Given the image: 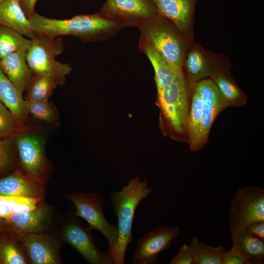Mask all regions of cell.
<instances>
[{"mask_svg": "<svg viewBox=\"0 0 264 264\" xmlns=\"http://www.w3.org/2000/svg\"><path fill=\"white\" fill-rule=\"evenodd\" d=\"M29 20L31 29L36 35L49 38L72 36L84 42L108 40L123 27L98 13L60 20L35 12Z\"/></svg>", "mask_w": 264, "mask_h": 264, "instance_id": "obj_1", "label": "cell"}, {"mask_svg": "<svg viewBox=\"0 0 264 264\" xmlns=\"http://www.w3.org/2000/svg\"><path fill=\"white\" fill-rule=\"evenodd\" d=\"M151 192L147 180L141 181L138 176H135L124 185L121 191L114 192L110 195L114 214L118 219L119 231L115 264L124 263L127 248L133 240L132 228L136 209Z\"/></svg>", "mask_w": 264, "mask_h": 264, "instance_id": "obj_2", "label": "cell"}, {"mask_svg": "<svg viewBox=\"0 0 264 264\" xmlns=\"http://www.w3.org/2000/svg\"><path fill=\"white\" fill-rule=\"evenodd\" d=\"M160 123L164 132L172 136L187 131L189 115L188 85L183 69L176 70L171 85L157 94Z\"/></svg>", "mask_w": 264, "mask_h": 264, "instance_id": "obj_3", "label": "cell"}, {"mask_svg": "<svg viewBox=\"0 0 264 264\" xmlns=\"http://www.w3.org/2000/svg\"><path fill=\"white\" fill-rule=\"evenodd\" d=\"M144 38L174 69H182L185 45L179 30L159 14L139 27Z\"/></svg>", "mask_w": 264, "mask_h": 264, "instance_id": "obj_4", "label": "cell"}, {"mask_svg": "<svg viewBox=\"0 0 264 264\" xmlns=\"http://www.w3.org/2000/svg\"><path fill=\"white\" fill-rule=\"evenodd\" d=\"M26 50V60L33 74L51 77L58 85H64L72 70L70 66L57 61L55 58L65 48L62 38H49L36 35Z\"/></svg>", "mask_w": 264, "mask_h": 264, "instance_id": "obj_5", "label": "cell"}, {"mask_svg": "<svg viewBox=\"0 0 264 264\" xmlns=\"http://www.w3.org/2000/svg\"><path fill=\"white\" fill-rule=\"evenodd\" d=\"M264 221V189L243 187L236 192L229 207L228 225L232 242L250 224Z\"/></svg>", "mask_w": 264, "mask_h": 264, "instance_id": "obj_6", "label": "cell"}, {"mask_svg": "<svg viewBox=\"0 0 264 264\" xmlns=\"http://www.w3.org/2000/svg\"><path fill=\"white\" fill-rule=\"evenodd\" d=\"M66 197L74 204L76 217L84 219L89 228L97 230L106 238L108 251L114 260L119 241L118 228L117 224H111L105 218L103 211L105 200L102 195L98 193L70 192Z\"/></svg>", "mask_w": 264, "mask_h": 264, "instance_id": "obj_7", "label": "cell"}, {"mask_svg": "<svg viewBox=\"0 0 264 264\" xmlns=\"http://www.w3.org/2000/svg\"><path fill=\"white\" fill-rule=\"evenodd\" d=\"M98 13L123 27L138 28L158 14L152 0H106Z\"/></svg>", "mask_w": 264, "mask_h": 264, "instance_id": "obj_8", "label": "cell"}, {"mask_svg": "<svg viewBox=\"0 0 264 264\" xmlns=\"http://www.w3.org/2000/svg\"><path fill=\"white\" fill-rule=\"evenodd\" d=\"M91 229L84 228L76 219V216L70 215L62 230L64 242L75 250L91 264H115L114 260L109 251H102L96 245L91 232Z\"/></svg>", "mask_w": 264, "mask_h": 264, "instance_id": "obj_9", "label": "cell"}, {"mask_svg": "<svg viewBox=\"0 0 264 264\" xmlns=\"http://www.w3.org/2000/svg\"><path fill=\"white\" fill-rule=\"evenodd\" d=\"M180 234L177 225L161 226L147 232L137 241L132 256L133 264H153L158 255L169 249L174 240Z\"/></svg>", "mask_w": 264, "mask_h": 264, "instance_id": "obj_10", "label": "cell"}, {"mask_svg": "<svg viewBox=\"0 0 264 264\" xmlns=\"http://www.w3.org/2000/svg\"><path fill=\"white\" fill-rule=\"evenodd\" d=\"M23 132L14 137L21 165L27 175L43 182L46 162L42 141L37 135Z\"/></svg>", "mask_w": 264, "mask_h": 264, "instance_id": "obj_11", "label": "cell"}, {"mask_svg": "<svg viewBox=\"0 0 264 264\" xmlns=\"http://www.w3.org/2000/svg\"><path fill=\"white\" fill-rule=\"evenodd\" d=\"M195 88L203 101L202 119L200 134V144L202 148L207 141L215 118L228 106L212 79L201 80L196 83Z\"/></svg>", "mask_w": 264, "mask_h": 264, "instance_id": "obj_12", "label": "cell"}, {"mask_svg": "<svg viewBox=\"0 0 264 264\" xmlns=\"http://www.w3.org/2000/svg\"><path fill=\"white\" fill-rule=\"evenodd\" d=\"M33 264H58L61 261L57 241L41 232L18 237Z\"/></svg>", "mask_w": 264, "mask_h": 264, "instance_id": "obj_13", "label": "cell"}, {"mask_svg": "<svg viewBox=\"0 0 264 264\" xmlns=\"http://www.w3.org/2000/svg\"><path fill=\"white\" fill-rule=\"evenodd\" d=\"M158 14L169 21L183 34L191 25L197 0H152Z\"/></svg>", "mask_w": 264, "mask_h": 264, "instance_id": "obj_14", "label": "cell"}, {"mask_svg": "<svg viewBox=\"0 0 264 264\" xmlns=\"http://www.w3.org/2000/svg\"><path fill=\"white\" fill-rule=\"evenodd\" d=\"M0 68L22 95L27 89L33 75L27 62L26 50H19L0 59Z\"/></svg>", "mask_w": 264, "mask_h": 264, "instance_id": "obj_15", "label": "cell"}, {"mask_svg": "<svg viewBox=\"0 0 264 264\" xmlns=\"http://www.w3.org/2000/svg\"><path fill=\"white\" fill-rule=\"evenodd\" d=\"M42 183L20 170H16L9 176L0 178V194L42 198L44 193Z\"/></svg>", "mask_w": 264, "mask_h": 264, "instance_id": "obj_16", "label": "cell"}, {"mask_svg": "<svg viewBox=\"0 0 264 264\" xmlns=\"http://www.w3.org/2000/svg\"><path fill=\"white\" fill-rule=\"evenodd\" d=\"M48 207L41 204L29 212L13 214L3 219L13 233L18 237L41 232L49 219Z\"/></svg>", "mask_w": 264, "mask_h": 264, "instance_id": "obj_17", "label": "cell"}, {"mask_svg": "<svg viewBox=\"0 0 264 264\" xmlns=\"http://www.w3.org/2000/svg\"><path fill=\"white\" fill-rule=\"evenodd\" d=\"M0 102L12 113L20 127L25 129L28 113L26 100L0 68Z\"/></svg>", "mask_w": 264, "mask_h": 264, "instance_id": "obj_18", "label": "cell"}, {"mask_svg": "<svg viewBox=\"0 0 264 264\" xmlns=\"http://www.w3.org/2000/svg\"><path fill=\"white\" fill-rule=\"evenodd\" d=\"M140 49L151 63L155 74L157 94L172 83L176 70L174 69L164 58L142 36L139 41Z\"/></svg>", "mask_w": 264, "mask_h": 264, "instance_id": "obj_19", "label": "cell"}, {"mask_svg": "<svg viewBox=\"0 0 264 264\" xmlns=\"http://www.w3.org/2000/svg\"><path fill=\"white\" fill-rule=\"evenodd\" d=\"M0 24L13 29L30 39L36 36L19 0H6L0 3Z\"/></svg>", "mask_w": 264, "mask_h": 264, "instance_id": "obj_20", "label": "cell"}, {"mask_svg": "<svg viewBox=\"0 0 264 264\" xmlns=\"http://www.w3.org/2000/svg\"><path fill=\"white\" fill-rule=\"evenodd\" d=\"M184 65L189 77L196 83L211 77L216 72L209 57L197 47L191 49L185 55Z\"/></svg>", "mask_w": 264, "mask_h": 264, "instance_id": "obj_21", "label": "cell"}, {"mask_svg": "<svg viewBox=\"0 0 264 264\" xmlns=\"http://www.w3.org/2000/svg\"><path fill=\"white\" fill-rule=\"evenodd\" d=\"M202 98L194 88L187 128L190 149L194 152L201 148L200 144V134L202 119Z\"/></svg>", "mask_w": 264, "mask_h": 264, "instance_id": "obj_22", "label": "cell"}, {"mask_svg": "<svg viewBox=\"0 0 264 264\" xmlns=\"http://www.w3.org/2000/svg\"><path fill=\"white\" fill-rule=\"evenodd\" d=\"M42 198H29L0 194V218L5 219L13 214L26 213L35 209Z\"/></svg>", "mask_w": 264, "mask_h": 264, "instance_id": "obj_23", "label": "cell"}, {"mask_svg": "<svg viewBox=\"0 0 264 264\" xmlns=\"http://www.w3.org/2000/svg\"><path fill=\"white\" fill-rule=\"evenodd\" d=\"M58 86L50 76L44 74H33L26 89L25 100L27 101H47Z\"/></svg>", "mask_w": 264, "mask_h": 264, "instance_id": "obj_24", "label": "cell"}, {"mask_svg": "<svg viewBox=\"0 0 264 264\" xmlns=\"http://www.w3.org/2000/svg\"><path fill=\"white\" fill-rule=\"evenodd\" d=\"M232 246L243 252L252 264H262L264 260V240L253 236L246 230L232 242Z\"/></svg>", "mask_w": 264, "mask_h": 264, "instance_id": "obj_25", "label": "cell"}, {"mask_svg": "<svg viewBox=\"0 0 264 264\" xmlns=\"http://www.w3.org/2000/svg\"><path fill=\"white\" fill-rule=\"evenodd\" d=\"M211 77L228 106L239 107L244 104L246 102L244 95L227 75L215 72Z\"/></svg>", "mask_w": 264, "mask_h": 264, "instance_id": "obj_26", "label": "cell"}, {"mask_svg": "<svg viewBox=\"0 0 264 264\" xmlns=\"http://www.w3.org/2000/svg\"><path fill=\"white\" fill-rule=\"evenodd\" d=\"M31 42L17 31L0 24V59L21 49L27 50Z\"/></svg>", "mask_w": 264, "mask_h": 264, "instance_id": "obj_27", "label": "cell"}, {"mask_svg": "<svg viewBox=\"0 0 264 264\" xmlns=\"http://www.w3.org/2000/svg\"><path fill=\"white\" fill-rule=\"evenodd\" d=\"M194 264H223L222 254L226 250L220 245L213 247L203 243L196 237L190 242Z\"/></svg>", "mask_w": 264, "mask_h": 264, "instance_id": "obj_28", "label": "cell"}, {"mask_svg": "<svg viewBox=\"0 0 264 264\" xmlns=\"http://www.w3.org/2000/svg\"><path fill=\"white\" fill-rule=\"evenodd\" d=\"M26 107L28 114L34 118L48 123H57V110L48 101H26Z\"/></svg>", "mask_w": 264, "mask_h": 264, "instance_id": "obj_29", "label": "cell"}, {"mask_svg": "<svg viewBox=\"0 0 264 264\" xmlns=\"http://www.w3.org/2000/svg\"><path fill=\"white\" fill-rule=\"evenodd\" d=\"M23 131L10 111L0 102V138L11 139Z\"/></svg>", "mask_w": 264, "mask_h": 264, "instance_id": "obj_30", "label": "cell"}, {"mask_svg": "<svg viewBox=\"0 0 264 264\" xmlns=\"http://www.w3.org/2000/svg\"><path fill=\"white\" fill-rule=\"evenodd\" d=\"M27 260L18 245L13 241L0 242V264H25Z\"/></svg>", "mask_w": 264, "mask_h": 264, "instance_id": "obj_31", "label": "cell"}, {"mask_svg": "<svg viewBox=\"0 0 264 264\" xmlns=\"http://www.w3.org/2000/svg\"><path fill=\"white\" fill-rule=\"evenodd\" d=\"M11 139L0 138V175L10 167L13 160Z\"/></svg>", "mask_w": 264, "mask_h": 264, "instance_id": "obj_32", "label": "cell"}, {"mask_svg": "<svg viewBox=\"0 0 264 264\" xmlns=\"http://www.w3.org/2000/svg\"><path fill=\"white\" fill-rule=\"evenodd\" d=\"M223 264H252L249 258L241 250L232 246L222 254Z\"/></svg>", "mask_w": 264, "mask_h": 264, "instance_id": "obj_33", "label": "cell"}, {"mask_svg": "<svg viewBox=\"0 0 264 264\" xmlns=\"http://www.w3.org/2000/svg\"><path fill=\"white\" fill-rule=\"evenodd\" d=\"M170 264H193V256L190 245L183 244L178 253L171 260Z\"/></svg>", "mask_w": 264, "mask_h": 264, "instance_id": "obj_34", "label": "cell"}, {"mask_svg": "<svg viewBox=\"0 0 264 264\" xmlns=\"http://www.w3.org/2000/svg\"><path fill=\"white\" fill-rule=\"evenodd\" d=\"M245 230L250 235L264 240V221L250 224Z\"/></svg>", "mask_w": 264, "mask_h": 264, "instance_id": "obj_35", "label": "cell"}, {"mask_svg": "<svg viewBox=\"0 0 264 264\" xmlns=\"http://www.w3.org/2000/svg\"><path fill=\"white\" fill-rule=\"evenodd\" d=\"M38 0H19L20 4L28 19L32 17L35 12V6Z\"/></svg>", "mask_w": 264, "mask_h": 264, "instance_id": "obj_36", "label": "cell"}, {"mask_svg": "<svg viewBox=\"0 0 264 264\" xmlns=\"http://www.w3.org/2000/svg\"><path fill=\"white\" fill-rule=\"evenodd\" d=\"M3 219L2 218H0V230H1L3 226Z\"/></svg>", "mask_w": 264, "mask_h": 264, "instance_id": "obj_37", "label": "cell"}, {"mask_svg": "<svg viewBox=\"0 0 264 264\" xmlns=\"http://www.w3.org/2000/svg\"><path fill=\"white\" fill-rule=\"evenodd\" d=\"M5 0H0V3L3 2Z\"/></svg>", "mask_w": 264, "mask_h": 264, "instance_id": "obj_38", "label": "cell"}]
</instances>
